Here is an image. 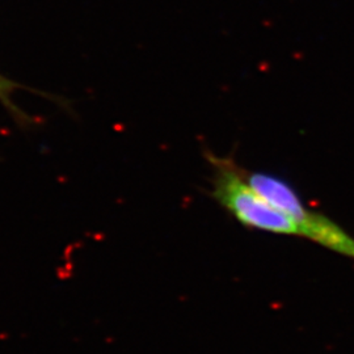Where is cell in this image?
<instances>
[{"label":"cell","mask_w":354,"mask_h":354,"mask_svg":"<svg viewBox=\"0 0 354 354\" xmlns=\"http://www.w3.org/2000/svg\"><path fill=\"white\" fill-rule=\"evenodd\" d=\"M212 165V197L247 228L276 235L299 236L301 228L290 215L253 189L244 176V168L232 158L206 151Z\"/></svg>","instance_id":"cell-1"},{"label":"cell","mask_w":354,"mask_h":354,"mask_svg":"<svg viewBox=\"0 0 354 354\" xmlns=\"http://www.w3.org/2000/svg\"><path fill=\"white\" fill-rule=\"evenodd\" d=\"M244 176L253 189L290 215L301 228V238L354 259L353 238L326 215L308 209L290 183L266 172H247L244 169Z\"/></svg>","instance_id":"cell-2"},{"label":"cell","mask_w":354,"mask_h":354,"mask_svg":"<svg viewBox=\"0 0 354 354\" xmlns=\"http://www.w3.org/2000/svg\"><path fill=\"white\" fill-rule=\"evenodd\" d=\"M19 88V84H16L12 80H10L6 76L0 75V102L1 105L8 111V113L12 115L15 121L21 127H29L32 122V118L24 113L17 105L12 102V93L15 89Z\"/></svg>","instance_id":"cell-3"}]
</instances>
